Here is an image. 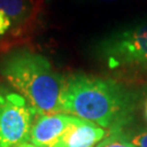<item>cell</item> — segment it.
Wrapping results in <instances>:
<instances>
[{"instance_id":"5","label":"cell","mask_w":147,"mask_h":147,"mask_svg":"<svg viewBox=\"0 0 147 147\" xmlns=\"http://www.w3.org/2000/svg\"><path fill=\"white\" fill-rule=\"evenodd\" d=\"M110 132L89 121L73 117L71 123L53 147H96Z\"/></svg>"},{"instance_id":"4","label":"cell","mask_w":147,"mask_h":147,"mask_svg":"<svg viewBox=\"0 0 147 147\" xmlns=\"http://www.w3.org/2000/svg\"><path fill=\"white\" fill-rule=\"evenodd\" d=\"M36 110L21 94L0 84V147H14L30 140Z\"/></svg>"},{"instance_id":"13","label":"cell","mask_w":147,"mask_h":147,"mask_svg":"<svg viewBox=\"0 0 147 147\" xmlns=\"http://www.w3.org/2000/svg\"><path fill=\"white\" fill-rule=\"evenodd\" d=\"M97 1H104V2H110V1H116V0H97Z\"/></svg>"},{"instance_id":"1","label":"cell","mask_w":147,"mask_h":147,"mask_svg":"<svg viewBox=\"0 0 147 147\" xmlns=\"http://www.w3.org/2000/svg\"><path fill=\"white\" fill-rule=\"evenodd\" d=\"M137 104L136 92L112 79L81 72L64 78L62 113L89 121L110 134L123 131L133 120Z\"/></svg>"},{"instance_id":"3","label":"cell","mask_w":147,"mask_h":147,"mask_svg":"<svg viewBox=\"0 0 147 147\" xmlns=\"http://www.w3.org/2000/svg\"><path fill=\"white\" fill-rule=\"evenodd\" d=\"M96 59L112 71L147 70V22L121 28L96 42Z\"/></svg>"},{"instance_id":"11","label":"cell","mask_w":147,"mask_h":147,"mask_svg":"<svg viewBox=\"0 0 147 147\" xmlns=\"http://www.w3.org/2000/svg\"><path fill=\"white\" fill-rule=\"evenodd\" d=\"M14 147H36L34 146L33 144H31V143H22V144H20V145H16V146Z\"/></svg>"},{"instance_id":"6","label":"cell","mask_w":147,"mask_h":147,"mask_svg":"<svg viewBox=\"0 0 147 147\" xmlns=\"http://www.w3.org/2000/svg\"><path fill=\"white\" fill-rule=\"evenodd\" d=\"M73 119L65 113L38 116L32 126L30 142L36 147H53Z\"/></svg>"},{"instance_id":"12","label":"cell","mask_w":147,"mask_h":147,"mask_svg":"<svg viewBox=\"0 0 147 147\" xmlns=\"http://www.w3.org/2000/svg\"><path fill=\"white\" fill-rule=\"evenodd\" d=\"M144 110H145V117H146V119H147V100H146V102H145V108H144Z\"/></svg>"},{"instance_id":"7","label":"cell","mask_w":147,"mask_h":147,"mask_svg":"<svg viewBox=\"0 0 147 147\" xmlns=\"http://www.w3.org/2000/svg\"><path fill=\"white\" fill-rule=\"evenodd\" d=\"M0 10L11 19L16 34L35 25L42 10V0H0Z\"/></svg>"},{"instance_id":"2","label":"cell","mask_w":147,"mask_h":147,"mask_svg":"<svg viewBox=\"0 0 147 147\" xmlns=\"http://www.w3.org/2000/svg\"><path fill=\"white\" fill-rule=\"evenodd\" d=\"M0 75L30 102L38 116L62 113L64 76L45 56L28 48H13L0 56Z\"/></svg>"},{"instance_id":"10","label":"cell","mask_w":147,"mask_h":147,"mask_svg":"<svg viewBox=\"0 0 147 147\" xmlns=\"http://www.w3.org/2000/svg\"><path fill=\"white\" fill-rule=\"evenodd\" d=\"M12 27V22L9 16L2 10H0V36H3Z\"/></svg>"},{"instance_id":"9","label":"cell","mask_w":147,"mask_h":147,"mask_svg":"<svg viewBox=\"0 0 147 147\" xmlns=\"http://www.w3.org/2000/svg\"><path fill=\"white\" fill-rule=\"evenodd\" d=\"M126 142L135 147H147V131H142L135 134H125L123 131L118 132Z\"/></svg>"},{"instance_id":"8","label":"cell","mask_w":147,"mask_h":147,"mask_svg":"<svg viewBox=\"0 0 147 147\" xmlns=\"http://www.w3.org/2000/svg\"><path fill=\"white\" fill-rule=\"evenodd\" d=\"M96 147H135L129 142H126L123 137L116 132L112 133L109 136H107L105 140H102L101 142L97 145Z\"/></svg>"}]
</instances>
